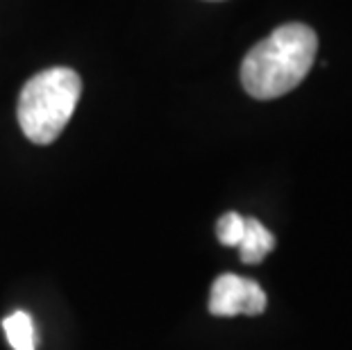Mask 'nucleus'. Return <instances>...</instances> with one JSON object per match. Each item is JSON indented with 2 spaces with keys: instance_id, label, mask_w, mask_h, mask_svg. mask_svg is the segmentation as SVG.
<instances>
[{
  "instance_id": "obj_1",
  "label": "nucleus",
  "mask_w": 352,
  "mask_h": 350,
  "mask_svg": "<svg viewBox=\"0 0 352 350\" xmlns=\"http://www.w3.org/2000/svg\"><path fill=\"white\" fill-rule=\"evenodd\" d=\"M316 53V32L305 23H287L250 48L241 64V85L257 100L280 98L307 78Z\"/></svg>"
},
{
  "instance_id": "obj_5",
  "label": "nucleus",
  "mask_w": 352,
  "mask_h": 350,
  "mask_svg": "<svg viewBox=\"0 0 352 350\" xmlns=\"http://www.w3.org/2000/svg\"><path fill=\"white\" fill-rule=\"evenodd\" d=\"M5 337L12 350H36V332L34 321L28 311H14L3 321Z\"/></svg>"
},
{
  "instance_id": "obj_6",
  "label": "nucleus",
  "mask_w": 352,
  "mask_h": 350,
  "mask_svg": "<svg viewBox=\"0 0 352 350\" xmlns=\"http://www.w3.org/2000/svg\"><path fill=\"white\" fill-rule=\"evenodd\" d=\"M245 232V216L239 212L223 214L216 223V237L223 245H239Z\"/></svg>"
},
{
  "instance_id": "obj_3",
  "label": "nucleus",
  "mask_w": 352,
  "mask_h": 350,
  "mask_svg": "<svg viewBox=\"0 0 352 350\" xmlns=\"http://www.w3.org/2000/svg\"><path fill=\"white\" fill-rule=\"evenodd\" d=\"M266 292L259 282L234 273L219 275L209 294V311L214 316H257L266 309Z\"/></svg>"
},
{
  "instance_id": "obj_4",
  "label": "nucleus",
  "mask_w": 352,
  "mask_h": 350,
  "mask_svg": "<svg viewBox=\"0 0 352 350\" xmlns=\"http://www.w3.org/2000/svg\"><path fill=\"white\" fill-rule=\"evenodd\" d=\"M243 264H259L275 248V237L257 219H245V232L236 245Z\"/></svg>"
},
{
  "instance_id": "obj_2",
  "label": "nucleus",
  "mask_w": 352,
  "mask_h": 350,
  "mask_svg": "<svg viewBox=\"0 0 352 350\" xmlns=\"http://www.w3.org/2000/svg\"><path fill=\"white\" fill-rule=\"evenodd\" d=\"M82 94V80L73 69L55 66L36 73L19 96V123L32 144L48 146L64 132Z\"/></svg>"
}]
</instances>
